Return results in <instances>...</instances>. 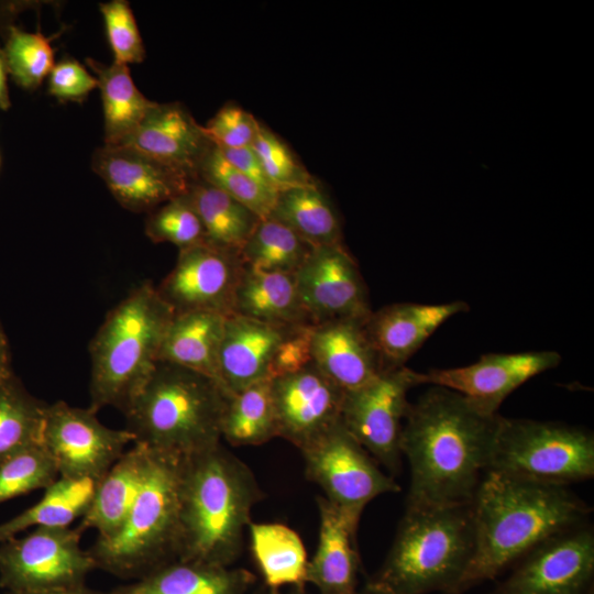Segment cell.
<instances>
[{
	"mask_svg": "<svg viewBox=\"0 0 594 594\" xmlns=\"http://www.w3.org/2000/svg\"><path fill=\"white\" fill-rule=\"evenodd\" d=\"M96 88V76L74 58H63L50 73L48 92L62 101L80 102Z\"/></svg>",
	"mask_w": 594,
	"mask_h": 594,
	"instance_id": "43",
	"label": "cell"
},
{
	"mask_svg": "<svg viewBox=\"0 0 594 594\" xmlns=\"http://www.w3.org/2000/svg\"><path fill=\"white\" fill-rule=\"evenodd\" d=\"M312 249L289 227L268 216L260 220L239 254L244 266L295 274Z\"/></svg>",
	"mask_w": 594,
	"mask_h": 594,
	"instance_id": "35",
	"label": "cell"
},
{
	"mask_svg": "<svg viewBox=\"0 0 594 594\" xmlns=\"http://www.w3.org/2000/svg\"><path fill=\"white\" fill-rule=\"evenodd\" d=\"M469 310V304L399 302L370 315L366 331L383 371L405 366L427 339L451 317Z\"/></svg>",
	"mask_w": 594,
	"mask_h": 594,
	"instance_id": "19",
	"label": "cell"
},
{
	"mask_svg": "<svg viewBox=\"0 0 594 594\" xmlns=\"http://www.w3.org/2000/svg\"><path fill=\"white\" fill-rule=\"evenodd\" d=\"M367 319H336L312 326V363L344 392L383 372L366 331Z\"/></svg>",
	"mask_w": 594,
	"mask_h": 594,
	"instance_id": "23",
	"label": "cell"
},
{
	"mask_svg": "<svg viewBox=\"0 0 594 594\" xmlns=\"http://www.w3.org/2000/svg\"><path fill=\"white\" fill-rule=\"evenodd\" d=\"M229 397L204 374L157 362L123 413L125 429L134 443L185 459L220 444Z\"/></svg>",
	"mask_w": 594,
	"mask_h": 594,
	"instance_id": "4",
	"label": "cell"
},
{
	"mask_svg": "<svg viewBox=\"0 0 594 594\" xmlns=\"http://www.w3.org/2000/svg\"><path fill=\"white\" fill-rule=\"evenodd\" d=\"M270 216L314 248L342 244L339 217L317 182L279 190Z\"/></svg>",
	"mask_w": 594,
	"mask_h": 594,
	"instance_id": "30",
	"label": "cell"
},
{
	"mask_svg": "<svg viewBox=\"0 0 594 594\" xmlns=\"http://www.w3.org/2000/svg\"><path fill=\"white\" fill-rule=\"evenodd\" d=\"M487 473L554 486L594 476V436L556 421L501 416Z\"/></svg>",
	"mask_w": 594,
	"mask_h": 594,
	"instance_id": "8",
	"label": "cell"
},
{
	"mask_svg": "<svg viewBox=\"0 0 594 594\" xmlns=\"http://www.w3.org/2000/svg\"><path fill=\"white\" fill-rule=\"evenodd\" d=\"M3 30L2 50L9 76L26 90L36 89L55 65L50 38L41 32L21 30L11 23Z\"/></svg>",
	"mask_w": 594,
	"mask_h": 594,
	"instance_id": "36",
	"label": "cell"
},
{
	"mask_svg": "<svg viewBox=\"0 0 594 594\" xmlns=\"http://www.w3.org/2000/svg\"><path fill=\"white\" fill-rule=\"evenodd\" d=\"M4 594H111V592H99L94 591L86 585L77 586V587H68V588H59V590H53V591H44V592H33V593H13V592H6Z\"/></svg>",
	"mask_w": 594,
	"mask_h": 594,
	"instance_id": "48",
	"label": "cell"
},
{
	"mask_svg": "<svg viewBox=\"0 0 594 594\" xmlns=\"http://www.w3.org/2000/svg\"><path fill=\"white\" fill-rule=\"evenodd\" d=\"M355 594H393V593L369 581L362 588H359Z\"/></svg>",
	"mask_w": 594,
	"mask_h": 594,
	"instance_id": "49",
	"label": "cell"
},
{
	"mask_svg": "<svg viewBox=\"0 0 594 594\" xmlns=\"http://www.w3.org/2000/svg\"><path fill=\"white\" fill-rule=\"evenodd\" d=\"M174 312L156 287L143 283L106 317L90 343V405L122 414L158 362V352Z\"/></svg>",
	"mask_w": 594,
	"mask_h": 594,
	"instance_id": "6",
	"label": "cell"
},
{
	"mask_svg": "<svg viewBox=\"0 0 594 594\" xmlns=\"http://www.w3.org/2000/svg\"><path fill=\"white\" fill-rule=\"evenodd\" d=\"M226 318L205 310L174 314L161 343L158 362L198 372L222 387L218 356Z\"/></svg>",
	"mask_w": 594,
	"mask_h": 594,
	"instance_id": "27",
	"label": "cell"
},
{
	"mask_svg": "<svg viewBox=\"0 0 594 594\" xmlns=\"http://www.w3.org/2000/svg\"><path fill=\"white\" fill-rule=\"evenodd\" d=\"M472 559L454 594L497 576L546 539L590 521L592 507L568 486L486 473L471 503Z\"/></svg>",
	"mask_w": 594,
	"mask_h": 594,
	"instance_id": "2",
	"label": "cell"
},
{
	"mask_svg": "<svg viewBox=\"0 0 594 594\" xmlns=\"http://www.w3.org/2000/svg\"><path fill=\"white\" fill-rule=\"evenodd\" d=\"M271 384L278 437L299 450L341 420L345 392L314 363Z\"/></svg>",
	"mask_w": 594,
	"mask_h": 594,
	"instance_id": "17",
	"label": "cell"
},
{
	"mask_svg": "<svg viewBox=\"0 0 594 594\" xmlns=\"http://www.w3.org/2000/svg\"><path fill=\"white\" fill-rule=\"evenodd\" d=\"M253 594H308L305 590L293 588L289 593H282L278 590H273L270 587H263L254 592Z\"/></svg>",
	"mask_w": 594,
	"mask_h": 594,
	"instance_id": "50",
	"label": "cell"
},
{
	"mask_svg": "<svg viewBox=\"0 0 594 594\" xmlns=\"http://www.w3.org/2000/svg\"><path fill=\"white\" fill-rule=\"evenodd\" d=\"M293 328L238 315L228 316L218 356L223 389L231 396L257 382L270 380L277 349Z\"/></svg>",
	"mask_w": 594,
	"mask_h": 594,
	"instance_id": "22",
	"label": "cell"
},
{
	"mask_svg": "<svg viewBox=\"0 0 594 594\" xmlns=\"http://www.w3.org/2000/svg\"><path fill=\"white\" fill-rule=\"evenodd\" d=\"M261 498L251 469L221 444L183 459L177 559L230 566Z\"/></svg>",
	"mask_w": 594,
	"mask_h": 594,
	"instance_id": "3",
	"label": "cell"
},
{
	"mask_svg": "<svg viewBox=\"0 0 594 594\" xmlns=\"http://www.w3.org/2000/svg\"><path fill=\"white\" fill-rule=\"evenodd\" d=\"M57 479V469L44 448L29 449L0 465V504L45 490Z\"/></svg>",
	"mask_w": 594,
	"mask_h": 594,
	"instance_id": "39",
	"label": "cell"
},
{
	"mask_svg": "<svg viewBox=\"0 0 594 594\" xmlns=\"http://www.w3.org/2000/svg\"><path fill=\"white\" fill-rule=\"evenodd\" d=\"M418 385L417 372L402 366L344 393L341 422L392 475L400 470V436L410 404L407 395Z\"/></svg>",
	"mask_w": 594,
	"mask_h": 594,
	"instance_id": "11",
	"label": "cell"
},
{
	"mask_svg": "<svg viewBox=\"0 0 594 594\" xmlns=\"http://www.w3.org/2000/svg\"><path fill=\"white\" fill-rule=\"evenodd\" d=\"M294 276L314 324L372 314L360 270L342 244L314 248Z\"/></svg>",
	"mask_w": 594,
	"mask_h": 594,
	"instance_id": "15",
	"label": "cell"
},
{
	"mask_svg": "<svg viewBox=\"0 0 594 594\" xmlns=\"http://www.w3.org/2000/svg\"><path fill=\"white\" fill-rule=\"evenodd\" d=\"M211 144L204 127L183 106L157 103L139 127L116 145L134 148L195 179Z\"/></svg>",
	"mask_w": 594,
	"mask_h": 594,
	"instance_id": "20",
	"label": "cell"
},
{
	"mask_svg": "<svg viewBox=\"0 0 594 594\" xmlns=\"http://www.w3.org/2000/svg\"><path fill=\"white\" fill-rule=\"evenodd\" d=\"M9 70L2 47L0 46V109L8 110L11 107V100L8 87Z\"/></svg>",
	"mask_w": 594,
	"mask_h": 594,
	"instance_id": "46",
	"label": "cell"
},
{
	"mask_svg": "<svg viewBox=\"0 0 594 594\" xmlns=\"http://www.w3.org/2000/svg\"><path fill=\"white\" fill-rule=\"evenodd\" d=\"M312 326H298L289 331L273 359L270 380L295 373L312 363Z\"/></svg>",
	"mask_w": 594,
	"mask_h": 594,
	"instance_id": "44",
	"label": "cell"
},
{
	"mask_svg": "<svg viewBox=\"0 0 594 594\" xmlns=\"http://www.w3.org/2000/svg\"><path fill=\"white\" fill-rule=\"evenodd\" d=\"M150 450L133 443L96 483L89 506L77 526L81 531L95 529L98 538L112 537L122 526L142 487Z\"/></svg>",
	"mask_w": 594,
	"mask_h": 594,
	"instance_id": "24",
	"label": "cell"
},
{
	"mask_svg": "<svg viewBox=\"0 0 594 594\" xmlns=\"http://www.w3.org/2000/svg\"><path fill=\"white\" fill-rule=\"evenodd\" d=\"M95 487L91 480L58 477L37 503L0 525V543L31 527L69 526L85 514Z\"/></svg>",
	"mask_w": 594,
	"mask_h": 594,
	"instance_id": "33",
	"label": "cell"
},
{
	"mask_svg": "<svg viewBox=\"0 0 594 594\" xmlns=\"http://www.w3.org/2000/svg\"><path fill=\"white\" fill-rule=\"evenodd\" d=\"M488 594H593L594 529L590 521L530 550Z\"/></svg>",
	"mask_w": 594,
	"mask_h": 594,
	"instance_id": "13",
	"label": "cell"
},
{
	"mask_svg": "<svg viewBox=\"0 0 594 594\" xmlns=\"http://www.w3.org/2000/svg\"><path fill=\"white\" fill-rule=\"evenodd\" d=\"M150 450L139 495L120 529L88 549L96 569L140 579L177 559L183 459Z\"/></svg>",
	"mask_w": 594,
	"mask_h": 594,
	"instance_id": "7",
	"label": "cell"
},
{
	"mask_svg": "<svg viewBox=\"0 0 594 594\" xmlns=\"http://www.w3.org/2000/svg\"><path fill=\"white\" fill-rule=\"evenodd\" d=\"M46 409L13 374L0 381V465L42 446Z\"/></svg>",
	"mask_w": 594,
	"mask_h": 594,
	"instance_id": "32",
	"label": "cell"
},
{
	"mask_svg": "<svg viewBox=\"0 0 594 594\" xmlns=\"http://www.w3.org/2000/svg\"><path fill=\"white\" fill-rule=\"evenodd\" d=\"M100 11L113 53V62L128 66L143 62L145 48L129 2L112 0L101 3Z\"/></svg>",
	"mask_w": 594,
	"mask_h": 594,
	"instance_id": "41",
	"label": "cell"
},
{
	"mask_svg": "<svg viewBox=\"0 0 594 594\" xmlns=\"http://www.w3.org/2000/svg\"><path fill=\"white\" fill-rule=\"evenodd\" d=\"M218 148L221 154L238 169L243 172L245 175H248L262 186L275 190L268 183L260 163V160L252 146L240 148Z\"/></svg>",
	"mask_w": 594,
	"mask_h": 594,
	"instance_id": "45",
	"label": "cell"
},
{
	"mask_svg": "<svg viewBox=\"0 0 594 594\" xmlns=\"http://www.w3.org/2000/svg\"><path fill=\"white\" fill-rule=\"evenodd\" d=\"M260 121L235 105H226L204 127L209 141L221 148L252 146Z\"/></svg>",
	"mask_w": 594,
	"mask_h": 594,
	"instance_id": "42",
	"label": "cell"
},
{
	"mask_svg": "<svg viewBox=\"0 0 594 594\" xmlns=\"http://www.w3.org/2000/svg\"><path fill=\"white\" fill-rule=\"evenodd\" d=\"M318 543L308 562L307 584L318 594H355L361 568L356 531L361 517L317 497Z\"/></svg>",
	"mask_w": 594,
	"mask_h": 594,
	"instance_id": "21",
	"label": "cell"
},
{
	"mask_svg": "<svg viewBox=\"0 0 594 594\" xmlns=\"http://www.w3.org/2000/svg\"><path fill=\"white\" fill-rule=\"evenodd\" d=\"M300 452L307 479L320 486L329 502L354 516L361 517L374 498L400 491L341 420Z\"/></svg>",
	"mask_w": 594,
	"mask_h": 594,
	"instance_id": "10",
	"label": "cell"
},
{
	"mask_svg": "<svg viewBox=\"0 0 594 594\" xmlns=\"http://www.w3.org/2000/svg\"><path fill=\"white\" fill-rule=\"evenodd\" d=\"M221 437L234 447L260 446L278 437L271 380L257 382L228 398Z\"/></svg>",
	"mask_w": 594,
	"mask_h": 594,
	"instance_id": "34",
	"label": "cell"
},
{
	"mask_svg": "<svg viewBox=\"0 0 594 594\" xmlns=\"http://www.w3.org/2000/svg\"><path fill=\"white\" fill-rule=\"evenodd\" d=\"M13 374L7 336L0 326V381Z\"/></svg>",
	"mask_w": 594,
	"mask_h": 594,
	"instance_id": "47",
	"label": "cell"
},
{
	"mask_svg": "<svg viewBox=\"0 0 594 594\" xmlns=\"http://www.w3.org/2000/svg\"><path fill=\"white\" fill-rule=\"evenodd\" d=\"M250 544L266 587L305 590L307 551L299 535L279 522H250Z\"/></svg>",
	"mask_w": 594,
	"mask_h": 594,
	"instance_id": "28",
	"label": "cell"
},
{
	"mask_svg": "<svg viewBox=\"0 0 594 594\" xmlns=\"http://www.w3.org/2000/svg\"><path fill=\"white\" fill-rule=\"evenodd\" d=\"M0 162H1V160H0Z\"/></svg>",
	"mask_w": 594,
	"mask_h": 594,
	"instance_id": "51",
	"label": "cell"
},
{
	"mask_svg": "<svg viewBox=\"0 0 594 594\" xmlns=\"http://www.w3.org/2000/svg\"><path fill=\"white\" fill-rule=\"evenodd\" d=\"M255 581L245 569L175 559L111 594H246Z\"/></svg>",
	"mask_w": 594,
	"mask_h": 594,
	"instance_id": "25",
	"label": "cell"
},
{
	"mask_svg": "<svg viewBox=\"0 0 594 594\" xmlns=\"http://www.w3.org/2000/svg\"><path fill=\"white\" fill-rule=\"evenodd\" d=\"M232 315L283 327L314 324L300 299L294 274L248 266L234 294Z\"/></svg>",
	"mask_w": 594,
	"mask_h": 594,
	"instance_id": "26",
	"label": "cell"
},
{
	"mask_svg": "<svg viewBox=\"0 0 594 594\" xmlns=\"http://www.w3.org/2000/svg\"><path fill=\"white\" fill-rule=\"evenodd\" d=\"M252 147L268 183L277 193L289 187L316 182L287 145L261 122Z\"/></svg>",
	"mask_w": 594,
	"mask_h": 594,
	"instance_id": "40",
	"label": "cell"
},
{
	"mask_svg": "<svg viewBox=\"0 0 594 594\" xmlns=\"http://www.w3.org/2000/svg\"><path fill=\"white\" fill-rule=\"evenodd\" d=\"M471 504L406 506L371 582L393 594H454L473 554Z\"/></svg>",
	"mask_w": 594,
	"mask_h": 594,
	"instance_id": "5",
	"label": "cell"
},
{
	"mask_svg": "<svg viewBox=\"0 0 594 594\" xmlns=\"http://www.w3.org/2000/svg\"><path fill=\"white\" fill-rule=\"evenodd\" d=\"M92 168L114 199L132 212H151L186 194L194 178L128 146L103 145ZM196 179V178H195Z\"/></svg>",
	"mask_w": 594,
	"mask_h": 594,
	"instance_id": "18",
	"label": "cell"
},
{
	"mask_svg": "<svg viewBox=\"0 0 594 594\" xmlns=\"http://www.w3.org/2000/svg\"><path fill=\"white\" fill-rule=\"evenodd\" d=\"M96 414L63 400L47 405L42 447L58 477L97 483L134 443L130 431L105 426Z\"/></svg>",
	"mask_w": 594,
	"mask_h": 594,
	"instance_id": "12",
	"label": "cell"
},
{
	"mask_svg": "<svg viewBox=\"0 0 594 594\" xmlns=\"http://www.w3.org/2000/svg\"><path fill=\"white\" fill-rule=\"evenodd\" d=\"M82 532L78 527H40L1 542L0 587L33 593L86 585L96 565L80 547Z\"/></svg>",
	"mask_w": 594,
	"mask_h": 594,
	"instance_id": "9",
	"label": "cell"
},
{
	"mask_svg": "<svg viewBox=\"0 0 594 594\" xmlns=\"http://www.w3.org/2000/svg\"><path fill=\"white\" fill-rule=\"evenodd\" d=\"M197 177L240 201L262 219L272 212L277 191L262 186L238 169L213 144L202 157Z\"/></svg>",
	"mask_w": 594,
	"mask_h": 594,
	"instance_id": "37",
	"label": "cell"
},
{
	"mask_svg": "<svg viewBox=\"0 0 594 594\" xmlns=\"http://www.w3.org/2000/svg\"><path fill=\"white\" fill-rule=\"evenodd\" d=\"M553 350L490 353L473 364L417 372L419 385L441 386L460 393L487 413L496 414L504 399L530 378L557 367Z\"/></svg>",
	"mask_w": 594,
	"mask_h": 594,
	"instance_id": "16",
	"label": "cell"
},
{
	"mask_svg": "<svg viewBox=\"0 0 594 594\" xmlns=\"http://www.w3.org/2000/svg\"><path fill=\"white\" fill-rule=\"evenodd\" d=\"M86 62L96 75L101 94L105 144L116 145L139 127L157 102L139 90L128 65L116 62L106 65L92 58Z\"/></svg>",
	"mask_w": 594,
	"mask_h": 594,
	"instance_id": "29",
	"label": "cell"
},
{
	"mask_svg": "<svg viewBox=\"0 0 594 594\" xmlns=\"http://www.w3.org/2000/svg\"><path fill=\"white\" fill-rule=\"evenodd\" d=\"M145 234L154 243H172L179 250L206 243L202 223L187 193L148 212Z\"/></svg>",
	"mask_w": 594,
	"mask_h": 594,
	"instance_id": "38",
	"label": "cell"
},
{
	"mask_svg": "<svg viewBox=\"0 0 594 594\" xmlns=\"http://www.w3.org/2000/svg\"><path fill=\"white\" fill-rule=\"evenodd\" d=\"M205 230L206 243L239 252L260 218L250 208L197 177L187 191Z\"/></svg>",
	"mask_w": 594,
	"mask_h": 594,
	"instance_id": "31",
	"label": "cell"
},
{
	"mask_svg": "<svg viewBox=\"0 0 594 594\" xmlns=\"http://www.w3.org/2000/svg\"><path fill=\"white\" fill-rule=\"evenodd\" d=\"M501 415L433 386L409 404L400 452L410 469L406 506L471 504L487 473Z\"/></svg>",
	"mask_w": 594,
	"mask_h": 594,
	"instance_id": "1",
	"label": "cell"
},
{
	"mask_svg": "<svg viewBox=\"0 0 594 594\" xmlns=\"http://www.w3.org/2000/svg\"><path fill=\"white\" fill-rule=\"evenodd\" d=\"M243 268L239 252L200 243L179 250L156 289L174 314L205 310L228 317Z\"/></svg>",
	"mask_w": 594,
	"mask_h": 594,
	"instance_id": "14",
	"label": "cell"
}]
</instances>
